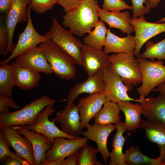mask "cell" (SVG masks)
I'll return each instance as SVG.
<instances>
[{
  "instance_id": "obj_1",
  "label": "cell",
  "mask_w": 165,
  "mask_h": 165,
  "mask_svg": "<svg viewBox=\"0 0 165 165\" xmlns=\"http://www.w3.org/2000/svg\"><path fill=\"white\" fill-rule=\"evenodd\" d=\"M96 0H82L76 7L63 16V25L79 36L88 33L99 20Z\"/></svg>"
},
{
  "instance_id": "obj_2",
  "label": "cell",
  "mask_w": 165,
  "mask_h": 165,
  "mask_svg": "<svg viewBox=\"0 0 165 165\" xmlns=\"http://www.w3.org/2000/svg\"><path fill=\"white\" fill-rule=\"evenodd\" d=\"M38 47L51 66L53 73L57 76L66 80L75 78V63L60 47L50 40L41 43Z\"/></svg>"
},
{
  "instance_id": "obj_3",
  "label": "cell",
  "mask_w": 165,
  "mask_h": 165,
  "mask_svg": "<svg viewBox=\"0 0 165 165\" xmlns=\"http://www.w3.org/2000/svg\"><path fill=\"white\" fill-rule=\"evenodd\" d=\"M56 102L44 95L17 111L0 113V130L12 126L32 124L40 112L48 105Z\"/></svg>"
},
{
  "instance_id": "obj_4",
  "label": "cell",
  "mask_w": 165,
  "mask_h": 165,
  "mask_svg": "<svg viewBox=\"0 0 165 165\" xmlns=\"http://www.w3.org/2000/svg\"><path fill=\"white\" fill-rule=\"evenodd\" d=\"M134 51L109 56L110 66L120 77L129 91L132 90V85H138L142 82L141 71Z\"/></svg>"
},
{
  "instance_id": "obj_5",
  "label": "cell",
  "mask_w": 165,
  "mask_h": 165,
  "mask_svg": "<svg viewBox=\"0 0 165 165\" xmlns=\"http://www.w3.org/2000/svg\"><path fill=\"white\" fill-rule=\"evenodd\" d=\"M142 75L141 85L137 89L140 98H145L151 91L165 81V65L160 60L149 61L138 57Z\"/></svg>"
},
{
  "instance_id": "obj_6",
  "label": "cell",
  "mask_w": 165,
  "mask_h": 165,
  "mask_svg": "<svg viewBox=\"0 0 165 165\" xmlns=\"http://www.w3.org/2000/svg\"><path fill=\"white\" fill-rule=\"evenodd\" d=\"M46 34L66 52L75 64L82 66L81 49L83 43L73 36L70 30L63 28L55 17L53 18L50 28Z\"/></svg>"
},
{
  "instance_id": "obj_7",
  "label": "cell",
  "mask_w": 165,
  "mask_h": 165,
  "mask_svg": "<svg viewBox=\"0 0 165 165\" xmlns=\"http://www.w3.org/2000/svg\"><path fill=\"white\" fill-rule=\"evenodd\" d=\"M31 9L30 4L27 8L28 20L26 27L19 35L17 42L11 54L7 59L1 61L0 64H8L28 50L50 40L48 35H40L35 29L31 20Z\"/></svg>"
},
{
  "instance_id": "obj_8",
  "label": "cell",
  "mask_w": 165,
  "mask_h": 165,
  "mask_svg": "<svg viewBox=\"0 0 165 165\" xmlns=\"http://www.w3.org/2000/svg\"><path fill=\"white\" fill-rule=\"evenodd\" d=\"M54 103L50 104L38 114L34 122L31 125L22 126L35 132L43 134L47 137L53 144L55 138L62 137L70 139H76L81 136H73L69 135L60 129L55 124L54 122L50 121L49 117L54 112L53 107Z\"/></svg>"
},
{
  "instance_id": "obj_9",
  "label": "cell",
  "mask_w": 165,
  "mask_h": 165,
  "mask_svg": "<svg viewBox=\"0 0 165 165\" xmlns=\"http://www.w3.org/2000/svg\"><path fill=\"white\" fill-rule=\"evenodd\" d=\"M103 78L105 83L104 94L108 101L116 103L133 101L140 103L145 98L134 99L129 97L128 87L123 82L120 77L109 66L102 70Z\"/></svg>"
},
{
  "instance_id": "obj_10",
  "label": "cell",
  "mask_w": 165,
  "mask_h": 165,
  "mask_svg": "<svg viewBox=\"0 0 165 165\" xmlns=\"http://www.w3.org/2000/svg\"><path fill=\"white\" fill-rule=\"evenodd\" d=\"M129 22L135 33L136 45L134 53L137 57H139L140 50L145 42L158 34L165 32V23L148 22L143 16L130 18Z\"/></svg>"
},
{
  "instance_id": "obj_11",
  "label": "cell",
  "mask_w": 165,
  "mask_h": 165,
  "mask_svg": "<svg viewBox=\"0 0 165 165\" xmlns=\"http://www.w3.org/2000/svg\"><path fill=\"white\" fill-rule=\"evenodd\" d=\"M82 66L88 77L97 72L109 67L111 64L109 56L103 50H99L83 44L81 49Z\"/></svg>"
},
{
  "instance_id": "obj_12",
  "label": "cell",
  "mask_w": 165,
  "mask_h": 165,
  "mask_svg": "<svg viewBox=\"0 0 165 165\" xmlns=\"http://www.w3.org/2000/svg\"><path fill=\"white\" fill-rule=\"evenodd\" d=\"M64 138L58 137L55 138L52 147L46 153V161L65 159L87 144L89 140L85 137L74 139Z\"/></svg>"
},
{
  "instance_id": "obj_13",
  "label": "cell",
  "mask_w": 165,
  "mask_h": 165,
  "mask_svg": "<svg viewBox=\"0 0 165 165\" xmlns=\"http://www.w3.org/2000/svg\"><path fill=\"white\" fill-rule=\"evenodd\" d=\"M52 120L59 123L62 130L73 136L81 134V118L77 105L74 103L67 104L65 108L59 111Z\"/></svg>"
},
{
  "instance_id": "obj_14",
  "label": "cell",
  "mask_w": 165,
  "mask_h": 165,
  "mask_svg": "<svg viewBox=\"0 0 165 165\" xmlns=\"http://www.w3.org/2000/svg\"><path fill=\"white\" fill-rule=\"evenodd\" d=\"M31 2V0H13L10 11L6 15L5 24L9 36L7 53L9 52L12 53L15 46L13 42V38L17 24L28 20L27 6Z\"/></svg>"
},
{
  "instance_id": "obj_15",
  "label": "cell",
  "mask_w": 165,
  "mask_h": 165,
  "mask_svg": "<svg viewBox=\"0 0 165 165\" xmlns=\"http://www.w3.org/2000/svg\"><path fill=\"white\" fill-rule=\"evenodd\" d=\"M15 58V61L23 67L46 74L53 73L51 66L38 46L28 50Z\"/></svg>"
},
{
  "instance_id": "obj_16",
  "label": "cell",
  "mask_w": 165,
  "mask_h": 165,
  "mask_svg": "<svg viewBox=\"0 0 165 165\" xmlns=\"http://www.w3.org/2000/svg\"><path fill=\"white\" fill-rule=\"evenodd\" d=\"M21 135L27 138L32 146L35 165H42L46 161V154L53 146L50 140L45 135L20 126H12Z\"/></svg>"
},
{
  "instance_id": "obj_17",
  "label": "cell",
  "mask_w": 165,
  "mask_h": 165,
  "mask_svg": "<svg viewBox=\"0 0 165 165\" xmlns=\"http://www.w3.org/2000/svg\"><path fill=\"white\" fill-rule=\"evenodd\" d=\"M105 87L102 70L98 71L86 81L78 83L72 87L64 101L67 104L73 103L79 95L83 93L104 94Z\"/></svg>"
},
{
  "instance_id": "obj_18",
  "label": "cell",
  "mask_w": 165,
  "mask_h": 165,
  "mask_svg": "<svg viewBox=\"0 0 165 165\" xmlns=\"http://www.w3.org/2000/svg\"><path fill=\"white\" fill-rule=\"evenodd\" d=\"M108 101L104 94L101 93L90 94L79 100L77 105L80 116L82 130L89 124L90 120Z\"/></svg>"
},
{
  "instance_id": "obj_19",
  "label": "cell",
  "mask_w": 165,
  "mask_h": 165,
  "mask_svg": "<svg viewBox=\"0 0 165 165\" xmlns=\"http://www.w3.org/2000/svg\"><path fill=\"white\" fill-rule=\"evenodd\" d=\"M86 127L87 130L82 131L81 134L96 143L106 164L110 154L107 147V139L110 134L116 129L114 125H101L95 123L93 125L88 124Z\"/></svg>"
},
{
  "instance_id": "obj_20",
  "label": "cell",
  "mask_w": 165,
  "mask_h": 165,
  "mask_svg": "<svg viewBox=\"0 0 165 165\" xmlns=\"http://www.w3.org/2000/svg\"><path fill=\"white\" fill-rule=\"evenodd\" d=\"M0 130L4 134L16 153L31 165H35L33 149L29 139L21 136L12 126L3 128Z\"/></svg>"
},
{
  "instance_id": "obj_21",
  "label": "cell",
  "mask_w": 165,
  "mask_h": 165,
  "mask_svg": "<svg viewBox=\"0 0 165 165\" xmlns=\"http://www.w3.org/2000/svg\"><path fill=\"white\" fill-rule=\"evenodd\" d=\"M142 114L147 121L165 125V96L161 93L156 97L150 96L140 103Z\"/></svg>"
},
{
  "instance_id": "obj_22",
  "label": "cell",
  "mask_w": 165,
  "mask_h": 165,
  "mask_svg": "<svg viewBox=\"0 0 165 165\" xmlns=\"http://www.w3.org/2000/svg\"><path fill=\"white\" fill-rule=\"evenodd\" d=\"M15 85L21 90H31L37 87L41 79L40 72L22 67L15 61L9 65Z\"/></svg>"
},
{
  "instance_id": "obj_23",
  "label": "cell",
  "mask_w": 165,
  "mask_h": 165,
  "mask_svg": "<svg viewBox=\"0 0 165 165\" xmlns=\"http://www.w3.org/2000/svg\"><path fill=\"white\" fill-rule=\"evenodd\" d=\"M136 42L135 36L127 34L126 37L121 38L108 29L104 51L107 54L111 53L116 54L129 53L134 50Z\"/></svg>"
},
{
  "instance_id": "obj_24",
  "label": "cell",
  "mask_w": 165,
  "mask_h": 165,
  "mask_svg": "<svg viewBox=\"0 0 165 165\" xmlns=\"http://www.w3.org/2000/svg\"><path fill=\"white\" fill-rule=\"evenodd\" d=\"M97 12L101 20L108 24L110 28L119 29L122 33L127 34L134 31L133 27L129 22L131 18L129 11L122 12L107 11L99 6Z\"/></svg>"
},
{
  "instance_id": "obj_25",
  "label": "cell",
  "mask_w": 165,
  "mask_h": 165,
  "mask_svg": "<svg viewBox=\"0 0 165 165\" xmlns=\"http://www.w3.org/2000/svg\"><path fill=\"white\" fill-rule=\"evenodd\" d=\"M140 127L145 130L148 140L158 145L160 151L159 157L165 165V125L143 120Z\"/></svg>"
},
{
  "instance_id": "obj_26",
  "label": "cell",
  "mask_w": 165,
  "mask_h": 165,
  "mask_svg": "<svg viewBox=\"0 0 165 165\" xmlns=\"http://www.w3.org/2000/svg\"><path fill=\"white\" fill-rule=\"evenodd\" d=\"M117 130L112 140V151L110 152L109 157L110 159L109 165H126L125 163L124 154L123 153V148L125 141L123 134L126 129L124 123L119 121L115 124Z\"/></svg>"
},
{
  "instance_id": "obj_27",
  "label": "cell",
  "mask_w": 165,
  "mask_h": 165,
  "mask_svg": "<svg viewBox=\"0 0 165 165\" xmlns=\"http://www.w3.org/2000/svg\"><path fill=\"white\" fill-rule=\"evenodd\" d=\"M120 110L124 113L125 121L124 125L126 130L131 131L141 127L143 120L141 118L142 109L140 103L133 104L129 101L117 103Z\"/></svg>"
},
{
  "instance_id": "obj_28",
  "label": "cell",
  "mask_w": 165,
  "mask_h": 165,
  "mask_svg": "<svg viewBox=\"0 0 165 165\" xmlns=\"http://www.w3.org/2000/svg\"><path fill=\"white\" fill-rule=\"evenodd\" d=\"M120 111L117 103L108 101L93 119L95 123L101 125L115 124L120 120Z\"/></svg>"
},
{
  "instance_id": "obj_29",
  "label": "cell",
  "mask_w": 165,
  "mask_h": 165,
  "mask_svg": "<svg viewBox=\"0 0 165 165\" xmlns=\"http://www.w3.org/2000/svg\"><path fill=\"white\" fill-rule=\"evenodd\" d=\"M124 154L126 165H165L159 157L152 158L145 155L138 146H130Z\"/></svg>"
},
{
  "instance_id": "obj_30",
  "label": "cell",
  "mask_w": 165,
  "mask_h": 165,
  "mask_svg": "<svg viewBox=\"0 0 165 165\" xmlns=\"http://www.w3.org/2000/svg\"><path fill=\"white\" fill-rule=\"evenodd\" d=\"M94 29L84 38V43L91 47L102 50L105 45L108 29L103 21L99 20L94 26Z\"/></svg>"
},
{
  "instance_id": "obj_31",
  "label": "cell",
  "mask_w": 165,
  "mask_h": 165,
  "mask_svg": "<svg viewBox=\"0 0 165 165\" xmlns=\"http://www.w3.org/2000/svg\"><path fill=\"white\" fill-rule=\"evenodd\" d=\"M98 149L88 145H85L76 152L78 165H102L104 164L97 160Z\"/></svg>"
},
{
  "instance_id": "obj_32",
  "label": "cell",
  "mask_w": 165,
  "mask_h": 165,
  "mask_svg": "<svg viewBox=\"0 0 165 165\" xmlns=\"http://www.w3.org/2000/svg\"><path fill=\"white\" fill-rule=\"evenodd\" d=\"M15 85L14 79L8 64H0V95L12 97L13 88Z\"/></svg>"
},
{
  "instance_id": "obj_33",
  "label": "cell",
  "mask_w": 165,
  "mask_h": 165,
  "mask_svg": "<svg viewBox=\"0 0 165 165\" xmlns=\"http://www.w3.org/2000/svg\"><path fill=\"white\" fill-rule=\"evenodd\" d=\"M146 42L145 50L138 57L150 58L152 61L154 59L165 61V38L156 43L149 40Z\"/></svg>"
},
{
  "instance_id": "obj_34",
  "label": "cell",
  "mask_w": 165,
  "mask_h": 165,
  "mask_svg": "<svg viewBox=\"0 0 165 165\" xmlns=\"http://www.w3.org/2000/svg\"><path fill=\"white\" fill-rule=\"evenodd\" d=\"M102 9L113 12H120L123 9H132V6L129 5L123 0H104Z\"/></svg>"
},
{
  "instance_id": "obj_35",
  "label": "cell",
  "mask_w": 165,
  "mask_h": 165,
  "mask_svg": "<svg viewBox=\"0 0 165 165\" xmlns=\"http://www.w3.org/2000/svg\"><path fill=\"white\" fill-rule=\"evenodd\" d=\"M57 4V0H31V9L37 14H43L48 10H52Z\"/></svg>"
},
{
  "instance_id": "obj_36",
  "label": "cell",
  "mask_w": 165,
  "mask_h": 165,
  "mask_svg": "<svg viewBox=\"0 0 165 165\" xmlns=\"http://www.w3.org/2000/svg\"><path fill=\"white\" fill-rule=\"evenodd\" d=\"M11 146L3 132H0V161L2 162L7 157L14 156L16 153L10 149Z\"/></svg>"
},
{
  "instance_id": "obj_37",
  "label": "cell",
  "mask_w": 165,
  "mask_h": 165,
  "mask_svg": "<svg viewBox=\"0 0 165 165\" xmlns=\"http://www.w3.org/2000/svg\"><path fill=\"white\" fill-rule=\"evenodd\" d=\"M132 3L133 18H136L138 16H143L146 13H149L150 9L144 6L148 0H130Z\"/></svg>"
},
{
  "instance_id": "obj_38",
  "label": "cell",
  "mask_w": 165,
  "mask_h": 165,
  "mask_svg": "<svg viewBox=\"0 0 165 165\" xmlns=\"http://www.w3.org/2000/svg\"><path fill=\"white\" fill-rule=\"evenodd\" d=\"M9 36L7 28L5 25L0 26V54L5 56L7 54Z\"/></svg>"
},
{
  "instance_id": "obj_39",
  "label": "cell",
  "mask_w": 165,
  "mask_h": 165,
  "mask_svg": "<svg viewBox=\"0 0 165 165\" xmlns=\"http://www.w3.org/2000/svg\"><path fill=\"white\" fill-rule=\"evenodd\" d=\"M9 107L17 109L20 106L14 102L12 97L0 95V113L9 112Z\"/></svg>"
},
{
  "instance_id": "obj_40",
  "label": "cell",
  "mask_w": 165,
  "mask_h": 165,
  "mask_svg": "<svg viewBox=\"0 0 165 165\" xmlns=\"http://www.w3.org/2000/svg\"><path fill=\"white\" fill-rule=\"evenodd\" d=\"M27 162L28 161L16 153L14 156H9L1 162V164L4 165H21Z\"/></svg>"
},
{
  "instance_id": "obj_41",
  "label": "cell",
  "mask_w": 165,
  "mask_h": 165,
  "mask_svg": "<svg viewBox=\"0 0 165 165\" xmlns=\"http://www.w3.org/2000/svg\"><path fill=\"white\" fill-rule=\"evenodd\" d=\"M57 4L60 5L66 13L74 9L81 2L82 0H57Z\"/></svg>"
},
{
  "instance_id": "obj_42",
  "label": "cell",
  "mask_w": 165,
  "mask_h": 165,
  "mask_svg": "<svg viewBox=\"0 0 165 165\" xmlns=\"http://www.w3.org/2000/svg\"><path fill=\"white\" fill-rule=\"evenodd\" d=\"M13 0H0V11L6 15L10 11Z\"/></svg>"
},
{
  "instance_id": "obj_43",
  "label": "cell",
  "mask_w": 165,
  "mask_h": 165,
  "mask_svg": "<svg viewBox=\"0 0 165 165\" xmlns=\"http://www.w3.org/2000/svg\"><path fill=\"white\" fill-rule=\"evenodd\" d=\"M68 157L67 159L64 160L63 165H77V158L75 152Z\"/></svg>"
},
{
  "instance_id": "obj_44",
  "label": "cell",
  "mask_w": 165,
  "mask_h": 165,
  "mask_svg": "<svg viewBox=\"0 0 165 165\" xmlns=\"http://www.w3.org/2000/svg\"><path fill=\"white\" fill-rule=\"evenodd\" d=\"M162 0H148L145 3V6L150 9H154Z\"/></svg>"
},
{
  "instance_id": "obj_45",
  "label": "cell",
  "mask_w": 165,
  "mask_h": 165,
  "mask_svg": "<svg viewBox=\"0 0 165 165\" xmlns=\"http://www.w3.org/2000/svg\"><path fill=\"white\" fill-rule=\"evenodd\" d=\"M64 160L62 159L52 161H46L43 163L42 165H63Z\"/></svg>"
},
{
  "instance_id": "obj_46",
  "label": "cell",
  "mask_w": 165,
  "mask_h": 165,
  "mask_svg": "<svg viewBox=\"0 0 165 165\" xmlns=\"http://www.w3.org/2000/svg\"><path fill=\"white\" fill-rule=\"evenodd\" d=\"M153 91L159 92L165 96V81L158 86L156 88H154Z\"/></svg>"
},
{
  "instance_id": "obj_47",
  "label": "cell",
  "mask_w": 165,
  "mask_h": 165,
  "mask_svg": "<svg viewBox=\"0 0 165 165\" xmlns=\"http://www.w3.org/2000/svg\"><path fill=\"white\" fill-rule=\"evenodd\" d=\"M163 22H165V17L156 22V23H163Z\"/></svg>"
}]
</instances>
